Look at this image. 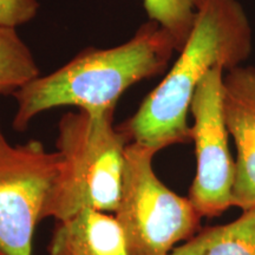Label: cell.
I'll use <instances>...</instances> for the list:
<instances>
[{
	"label": "cell",
	"mask_w": 255,
	"mask_h": 255,
	"mask_svg": "<svg viewBox=\"0 0 255 255\" xmlns=\"http://www.w3.org/2000/svg\"><path fill=\"white\" fill-rule=\"evenodd\" d=\"M225 69L215 66L196 88L190 105V138L195 145L196 173L189 200L202 218H216L233 207L235 161L228 143L222 108Z\"/></svg>",
	"instance_id": "obj_6"
},
{
	"label": "cell",
	"mask_w": 255,
	"mask_h": 255,
	"mask_svg": "<svg viewBox=\"0 0 255 255\" xmlns=\"http://www.w3.org/2000/svg\"><path fill=\"white\" fill-rule=\"evenodd\" d=\"M115 109L77 110L58 122L60 163L44 220H68L85 209L114 214L122 193L126 149L131 139L114 123Z\"/></svg>",
	"instance_id": "obj_3"
},
{
	"label": "cell",
	"mask_w": 255,
	"mask_h": 255,
	"mask_svg": "<svg viewBox=\"0 0 255 255\" xmlns=\"http://www.w3.org/2000/svg\"><path fill=\"white\" fill-rule=\"evenodd\" d=\"M175 52L170 33L149 19L126 43L109 49L88 47L62 68L19 89L12 95L17 102L12 127L23 132L38 115L60 107L115 109L128 89L163 73Z\"/></svg>",
	"instance_id": "obj_2"
},
{
	"label": "cell",
	"mask_w": 255,
	"mask_h": 255,
	"mask_svg": "<svg viewBox=\"0 0 255 255\" xmlns=\"http://www.w3.org/2000/svg\"><path fill=\"white\" fill-rule=\"evenodd\" d=\"M47 255H129L113 214L85 209L57 221Z\"/></svg>",
	"instance_id": "obj_8"
},
{
	"label": "cell",
	"mask_w": 255,
	"mask_h": 255,
	"mask_svg": "<svg viewBox=\"0 0 255 255\" xmlns=\"http://www.w3.org/2000/svg\"><path fill=\"white\" fill-rule=\"evenodd\" d=\"M38 0H0V27L17 28L36 18Z\"/></svg>",
	"instance_id": "obj_12"
},
{
	"label": "cell",
	"mask_w": 255,
	"mask_h": 255,
	"mask_svg": "<svg viewBox=\"0 0 255 255\" xmlns=\"http://www.w3.org/2000/svg\"><path fill=\"white\" fill-rule=\"evenodd\" d=\"M206 2L207 0H143L148 18L170 33L177 52L186 45L196 15Z\"/></svg>",
	"instance_id": "obj_11"
},
{
	"label": "cell",
	"mask_w": 255,
	"mask_h": 255,
	"mask_svg": "<svg viewBox=\"0 0 255 255\" xmlns=\"http://www.w3.org/2000/svg\"><path fill=\"white\" fill-rule=\"evenodd\" d=\"M253 49V31L239 0H207L186 45L161 83L121 128L131 142L156 152L191 141L188 115L196 88L215 66H240Z\"/></svg>",
	"instance_id": "obj_1"
},
{
	"label": "cell",
	"mask_w": 255,
	"mask_h": 255,
	"mask_svg": "<svg viewBox=\"0 0 255 255\" xmlns=\"http://www.w3.org/2000/svg\"><path fill=\"white\" fill-rule=\"evenodd\" d=\"M59 163L37 139L11 144L0 122V255H32Z\"/></svg>",
	"instance_id": "obj_5"
},
{
	"label": "cell",
	"mask_w": 255,
	"mask_h": 255,
	"mask_svg": "<svg viewBox=\"0 0 255 255\" xmlns=\"http://www.w3.org/2000/svg\"><path fill=\"white\" fill-rule=\"evenodd\" d=\"M170 255H255V208L226 225L200 229Z\"/></svg>",
	"instance_id": "obj_9"
},
{
	"label": "cell",
	"mask_w": 255,
	"mask_h": 255,
	"mask_svg": "<svg viewBox=\"0 0 255 255\" xmlns=\"http://www.w3.org/2000/svg\"><path fill=\"white\" fill-rule=\"evenodd\" d=\"M222 108L229 136L237 146L233 206L255 208V68L225 71Z\"/></svg>",
	"instance_id": "obj_7"
},
{
	"label": "cell",
	"mask_w": 255,
	"mask_h": 255,
	"mask_svg": "<svg viewBox=\"0 0 255 255\" xmlns=\"http://www.w3.org/2000/svg\"><path fill=\"white\" fill-rule=\"evenodd\" d=\"M38 76L36 59L17 30L0 27V95H13Z\"/></svg>",
	"instance_id": "obj_10"
},
{
	"label": "cell",
	"mask_w": 255,
	"mask_h": 255,
	"mask_svg": "<svg viewBox=\"0 0 255 255\" xmlns=\"http://www.w3.org/2000/svg\"><path fill=\"white\" fill-rule=\"evenodd\" d=\"M156 154L135 142L126 149L122 193L113 215L129 255H170L201 229L202 216L189 197L177 195L155 174Z\"/></svg>",
	"instance_id": "obj_4"
}]
</instances>
